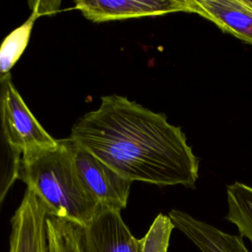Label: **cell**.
<instances>
[{"label": "cell", "instance_id": "1", "mask_svg": "<svg viewBox=\"0 0 252 252\" xmlns=\"http://www.w3.org/2000/svg\"><path fill=\"white\" fill-rule=\"evenodd\" d=\"M70 138L129 181L194 187L199 159L180 127L118 94L72 127Z\"/></svg>", "mask_w": 252, "mask_h": 252}, {"label": "cell", "instance_id": "2", "mask_svg": "<svg viewBox=\"0 0 252 252\" xmlns=\"http://www.w3.org/2000/svg\"><path fill=\"white\" fill-rule=\"evenodd\" d=\"M72 143L69 137L54 147L23 153L18 179L41 200L49 216L86 226L100 206L79 176Z\"/></svg>", "mask_w": 252, "mask_h": 252}, {"label": "cell", "instance_id": "3", "mask_svg": "<svg viewBox=\"0 0 252 252\" xmlns=\"http://www.w3.org/2000/svg\"><path fill=\"white\" fill-rule=\"evenodd\" d=\"M72 142L75 166L89 193L100 207L121 212L126 208L132 182L73 140Z\"/></svg>", "mask_w": 252, "mask_h": 252}, {"label": "cell", "instance_id": "4", "mask_svg": "<svg viewBox=\"0 0 252 252\" xmlns=\"http://www.w3.org/2000/svg\"><path fill=\"white\" fill-rule=\"evenodd\" d=\"M46 207L29 188L12 220L9 252H49Z\"/></svg>", "mask_w": 252, "mask_h": 252}, {"label": "cell", "instance_id": "5", "mask_svg": "<svg viewBox=\"0 0 252 252\" xmlns=\"http://www.w3.org/2000/svg\"><path fill=\"white\" fill-rule=\"evenodd\" d=\"M83 252H140V239L133 236L120 211L100 207L83 226Z\"/></svg>", "mask_w": 252, "mask_h": 252}, {"label": "cell", "instance_id": "6", "mask_svg": "<svg viewBox=\"0 0 252 252\" xmlns=\"http://www.w3.org/2000/svg\"><path fill=\"white\" fill-rule=\"evenodd\" d=\"M75 9L94 23L188 13L186 0H78Z\"/></svg>", "mask_w": 252, "mask_h": 252}, {"label": "cell", "instance_id": "7", "mask_svg": "<svg viewBox=\"0 0 252 252\" xmlns=\"http://www.w3.org/2000/svg\"><path fill=\"white\" fill-rule=\"evenodd\" d=\"M188 13L211 21L224 32L252 44V1L186 0Z\"/></svg>", "mask_w": 252, "mask_h": 252}, {"label": "cell", "instance_id": "8", "mask_svg": "<svg viewBox=\"0 0 252 252\" xmlns=\"http://www.w3.org/2000/svg\"><path fill=\"white\" fill-rule=\"evenodd\" d=\"M5 114L12 141L22 151V154L57 145V140L52 138L38 123L13 83L8 88Z\"/></svg>", "mask_w": 252, "mask_h": 252}, {"label": "cell", "instance_id": "9", "mask_svg": "<svg viewBox=\"0 0 252 252\" xmlns=\"http://www.w3.org/2000/svg\"><path fill=\"white\" fill-rule=\"evenodd\" d=\"M168 217L174 227L184 233L201 252H249L240 235L224 232L183 211L171 210Z\"/></svg>", "mask_w": 252, "mask_h": 252}, {"label": "cell", "instance_id": "10", "mask_svg": "<svg viewBox=\"0 0 252 252\" xmlns=\"http://www.w3.org/2000/svg\"><path fill=\"white\" fill-rule=\"evenodd\" d=\"M60 1H30L32 14L19 28L11 32L0 45V77L11 74V69L20 59L26 49L32 27L37 18L43 15H53L58 12Z\"/></svg>", "mask_w": 252, "mask_h": 252}, {"label": "cell", "instance_id": "11", "mask_svg": "<svg viewBox=\"0 0 252 252\" xmlns=\"http://www.w3.org/2000/svg\"><path fill=\"white\" fill-rule=\"evenodd\" d=\"M11 83V74L0 77V205L18 179L22 159V151L12 141L5 114V101Z\"/></svg>", "mask_w": 252, "mask_h": 252}, {"label": "cell", "instance_id": "12", "mask_svg": "<svg viewBox=\"0 0 252 252\" xmlns=\"http://www.w3.org/2000/svg\"><path fill=\"white\" fill-rule=\"evenodd\" d=\"M226 202V220L252 243V186L238 181L227 185Z\"/></svg>", "mask_w": 252, "mask_h": 252}, {"label": "cell", "instance_id": "13", "mask_svg": "<svg viewBox=\"0 0 252 252\" xmlns=\"http://www.w3.org/2000/svg\"><path fill=\"white\" fill-rule=\"evenodd\" d=\"M46 229L49 252H83V226L68 220L48 216Z\"/></svg>", "mask_w": 252, "mask_h": 252}, {"label": "cell", "instance_id": "14", "mask_svg": "<svg viewBox=\"0 0 252 252\" xmlns=\"http://www.w3.org/2000/svg\"><path fill=\"white\" fill-rule=\"evenodd\" d=\"M174 225L168 216L158 214L148 232L140 239V252H167Z\"/></svg>", "mask_w": 252, "mask_h": 252}]
</instances>
